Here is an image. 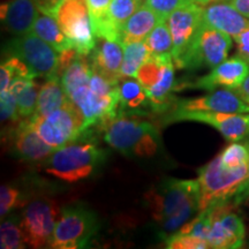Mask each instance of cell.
Wrapping results in <instances>:
<instances>
[{
	"instance_id": "cell-1",
	"label": "cell",
	"mask_w": 249,
	"mask_h": 249,
	"mask_svg": "<svg viewBox=\"0 0 249 249\" xmlns=\"http://www.w3.org/2000/svg\"><path fill=\"white\" fill-rule=\"evenodd\" d=\"M145 200L161 234L167 236L201 213V187L198 180L167 179L154 187Z\"/></svg>"
},
{
	"instance_id": "cell-2",
	"label": "cell",
	"mask_w": 249,
	"mask_h": 249,
	"mask_svg": "<svg viewBox=\"0 0 249 249\" xmlns=\"http://www.w3.org/2000/svg\"><path fill=\"white\" fill-rule=\"evenodd\" d=\"M88 130L75 141L55 149L45 160L44 171L65 182H79L92 177L104 164L105 151L88 138Z\"/></svg>"
},
{
	"instance_id": "cell-3",
	"label": "cell",
	"mask_w": 249,
	"mask_h": 249,
	"mask_svg": "<svg viewBox=\"0 0 249 249\" xmlns=\"http://www.w3.org/2000/svg\"><path fill=\"white\" fill-rule=\"evenodd\" d=\"M140 116L119 112L104 128V140L120 154L132 158L152 157L160 145V136L156 127Z\"/></svg>"
},
{
	"instance_id": "cell-4",
	"label": "cell",
	"mask_w": 249,
	"mask_h": 249,
	"mask_svg": "<svg viewBox=\"0 0 249 249\" xmlns=\"http://www.w3.org/2000/svg\"><path fill=\"white\" fill-rule=\"evenodd\" d=\"M248 167L227 169L222 164L218 155L213 160L198 169L197 180L201 187V211L232 200L247 178Z\"/></svg>"
},
{
	"instance_id": "cell-5",
	"label": "cell",
	"mask_w": 249,
	"mask_h": 249,
	"mask_svg": "<svg viewBox=\"0 0 249 249\" xmlns=\"http://www.w3.org/2000/svg\"><path fill=\"white\" fill-rule=\"evenodd\" d=\"M97 214L82 204L61 210L49 247L55 249L85 248L98 231Z\"/></svg>"
},
{
	"instance_id": "cell-6",
	"label": "cell",
	"mask_w": 249,
	"mask_h": 249,
	"mask_svg": "<svg viewBox=\"0 0 249 249\" xmlns=\"http://www.w3.org/2000/svg\"><path fill=\"white\" fill-rule=\"evenodd\" d=\"M31 126L50 147L59 149L75 141L83 133V117L71 98L46 117L28 118Z\"/></svg>"
},
{
	"instance_id": "cell-7",
	"label": "cell",
	"mask_w": 249,
	"mask_h": 249,
	"mask_svg": "<svg viewBox=\"0 0 249 249\" xmlns=\"http://www.w3.org/2000/svg\"><path fill=\"white\" fill-rule=\"evenodd\" d=\"M54 18L71 42V48L80 54L90 55L97 43L86 0H64Z\"/></svg>"
},
{
	"instance_id": "cell-8",
	"label": "cell",
	"mask_w": 249,
	"mask_h": 249,
	"mask_svg": "<svg viewBox=\"0 0 249 249\" xmlns=\"http://www.w3.org/2000/svg\"><path fill=\"white\" fill-rule=\"evenodd\" d=\"M232 48V36L202 22L191 48L181 62L180 70L213 68L226 60Z\"/></svg>"
},
{
	"instance_id": "cell-9",
	"label": "cell",
	"mask_w": 249,
	"mask_h": 249,
	"mask_svg": "<svg viewBox=\"0 0 249 249\" xmlns=\"http://www.w3.org/2000/svg\"><path fill=\"white\" fill-rule=\"evenodd\" d=\"M60 213L58 205L51 198L40 197L28 202L20 217L26 244L33 248L50 245Z\"/></svg>"
},
{
	"instance_id": "cell-10",
	"label": "cell",
	"mask_w": 249,
	"mask_h": 249,
	"mask_svg": "<svg viewBox=\"0 0 249 249\" xmlns=\"http://www.w3.org/2000/svg\"><path fill=\"white\" fill-rule=\"evenodd\" d=\"M8 54L26 62L36 77H48L57 71L59 52L33 31L11 40L6 46V55Z\"/></svg>"
},
{
	"instance_id": "cell-11",
	"label": "cell",
	"mask_w": 249,
	"mask_h": 249,
	"mask_svg": "<svg viewBox=\"0 0 249 249\" xmlns=\"http://www.w3.org/2000/svg\"><path fill=\"white\" fill-rule=\"evenodd\" d=\"M173 39L172 58L177 68L181 66L187 51L203 22V6L195 1L174 11L166 18Z\"/></svg>"
},
{
	"instance_id": "cell-12",
	"label": "cell",
	"mask_w": 249,
	"mask_h": 249,
	"mask_svg": "<svg viewBox=\"0 0 249 249\" xmlns=\"http://www.w3.org/2000/svg\"><path fill=\"white\" fill-rule=\"evenodd\" d=\"M191 120L204 123L216 128L230 142L241 141L249 136V113H229L213 111H172L166 123Z\"/></svg>"
},
{
	"instance_id": "cell-13",
	"label": "cell",
	"mask_w": 249,
	"mask_h": 249,
	"mask_svg": "<svg viewBox=\"0 0 249 249\" xmlns=\"http://www.w3.org/2000/svg\"><path fill=\"white\" fill-rule=\"evenodd\" d=\"M248 75L249 64L238 54L220 62L209 74L198 77L195 82L189 83L188 87L208 91H213L216 88L235 90Z\"/></svg>"
},
{
	"instance_id": "cell-14",
	"label": "cell",
	"mask_w": 249,
	"mask_h": 249,
	"mask_svg": "<svg viewBox=\"0 0 249 249\" xmlns=\"http://www.w3.org/2000/svg\"><path fill=\"white\" fill-rule=\"evenodd\" d=\"M173 111H213L229 113H249V104L234 90H213L208 95L194 99H180Z\"/></svg>"
},
{
	"instance_id": "cell-15",
	"label": "cell",
	"mask_w": 249,
	"mask_h": 249,
	"mask_svg": "<svg viewBox=\"0 0 249 249\" xmlns=\"http://www.w3.org/2000/svg\"><path fill=\"white\" fill-rule=\"evenodd\" d=\"M11 147L15 157L28 163L46 160L55 150L40 138L28 119L21 120L12 129Z\"/></svg>"
},
{
	"instance_id": "cell-16",
	"label": "cell",
	"mask_w": 249,
	"mask_h": 249,
	"mask_svg": "<svg viewBox=\"0 0 249 249\" xmlns=\"http://www.w3.org/2000/svg\"><path fill=\"white\" fill-rule=\"evenodd\" d=\"M203 23L234 38L249 26V18L230 2L220 1L203 7Z\"/></svg>"
},
{
	"instance_id": "cell-17",
	"label": "cell",
	"mask_w": 249,
	"mask_h": 249,
	"mask_svg": "<svg viewBox=\"0 0 249 249\" xmlns=\"http://www.w3.org/2000/svg\"><path fill=\"white\" fill-rule=\"evenodd\" d=\"M124 59V44L119 40L98 38L90 53V64L93 71L112 81L120 80V70Z\"/></svg>"
},
{
	"instance_id": "cell-18",
	"label": "cell",
	"mask_w": 249,
	"mask_h": 249,
	"mask_svg": "<svg viewBox=\"0 0 249 249\" xmlns=\"http://www.w3.org/2000/svg\"><path fill=\"white\" fill-rule=\"evenodd\" d=\"M38 14L35 0H9L1 5L2 24L17 36L31 33Z\"/></svg>"
},
{
	"instance_id": "cell-19",
	"label": "cell",
	"mask_w": 249,
	"mask_h": 249,
	"mask_svg": "<svg viewBox=\"0 0 249 249\" xmlns=\"http://www.w3.org/2000/svg\"><path fill=\"white\" fill-rule=\"evenodd\" d=\"M119 93V112H126L135 116H143L145 107H150L147 90L135 77H120L118 82Z\"/></svg>"
},
{
	"instance_id": "cell-20",
	"label": "cell",
	"mask_w": 249,
	"mask_h": 249,
	"mask_svg": "<svg viewBox=\"0 0 249 249\" xmlns=\"http://www.w3.org/2000/svg\"><path fill=\"white\" fill-rule=\"evenodd\" d=\"M161 20L164 18H161L150 7L145 4L142 5L124 23L121 31V43L126 45L130 43L142 42Z\"/></svg>"
},
{
	"instance_id": "cell-21",
	"label": "cell",
	"mask_w": 249,
	"mask_h": 249,
	"mask_svg": "<svg viewBox=\"0 0 249 249\" xmlns=\"http://www.w3.org/2000/svg\"><path fill=\"white\" fill-rule=\"evenodd\" d=\"M68 96L62 87L61 79L58 75L48 76L45 82L40 86L38 101L35 113L31 117H46L64 107Z\"/></svg>"
},
{
	"instance_id": "cell-22",
	"label": "cell",
	"mask_w": 249,
	"mask_h": 249,
	"mask_svg": "<svg viewBox=\"0 0 249 249\" xmlns=\"http://www.w3.org/2000/svg\"><path fill=\"white\" fill-rule=\"evenodd\" d=\"M33 31L35 35L44 39L50 45H52L58 52H62L65 50L71 48V42L62 33L60 26L55 18L48 14H38L35 23H34Z\"/></svg>"
},
{
	"instance_id": "cell-23",
	"label": "cell",
	"mask_w": 249,
	"mask_h": 249,
	"mask_svg": "<svg viewBox=\"0 0 249 249\" xmlns=\"http://www.w3.org/2000/svg\"><path fill=\"white\" fill-rule=\"evenodd\" d=\"M92 74L93 70L90 60H87V55H77L60 76L62 87L67 96L81 87L88 86Z\"/></svg>"
},
{
	"instance_id": "cell-24",
	"label": "cell",
	"mask_w": 249,
	"mask_h": 249,
	"mask_svg": "<svg viewBox=\"0 0 249 249\" xmlns=\"http://www.w3.org/2000/svg\"><path fill=\"white\" fill-rule=\"evenodd\" d=\"M150 55L151 53L144 40L124 45V59L120 70L121 77H135L136 71L150 58Z\"/></svg>"
},
{
	"instance_id": "cell-25",
	"label": "cell",
	"mask_w": 249,
	"mask_h": 249,
	"mask_svg": "<svg viewBox=\"0 0 249 249\" xmlns=\"http://www.w3.org/2000/svg\"><path fill=\"white\" fill-rule=\"evenodd\" d=\"M145 45L151 54H172L173 39L166 20H161L144 39Z\"/></svg>"
},
{
	"instance_id": "cell-26",
	"label": "cell",
	"mask_w": 249,
	"mask_h": 249,
	"mask_svg": "<svg viewBox=\"0 0 249 249\" xmlns=\"http://www.w3.org/2000/svg\"><path fill=\"white\" fill-rule=\"evenodd\" d=\"M23 231L18 217H9L0 227V247L2 249H22L26 247Z\"/></svg>"
},
{
	"instance_id": "cell-27",
	"label": "cell",
	"mask_w": 249,
	"mask_h": 249,
	"mask_svg": "<svg viewBox=\"0 0 249 249\" xmlns=\"http://www.w3.org/2000/svg\"><path fill=\"white\" fill-rule=\"evenodd\" d=\"M143 5V0H111L107 15L120 33L124 23Z\"/></svg>"
},
{
	"instance_id": "cell-28",
	"label": "cell",
	"mask_w": 249,
	"mask_h": 249,
	"mask_svg": "<svg viewBox=\"0 0 249 249\" xmlns=\"http://www.w3.org/2000/svg\"><path fill=\"white\" fill-rule=\"evenodd\" d=\"M219 157L222 164L227 169L249 166V142H232L224 149Z\"/></svg>"
},
{
	"instance_id": "cell-29",
	"label": "cell",
	"mask_w": 249,
	"mask_h": 249,
	"mask_svg": "<svg viewBox=\"0 0 249 249\" xmlns=\"http://www.w3.org/2000/svg\"><path fill=\"white\" fill-rule=\"evenodd\" d=\"M39 89L40 87L35 81L31 80L26 88L17 96L18 114L20 119H28L35 113Z\"/></svg>"
},
{
	"instance_id": "cell-30",
	"label": "cell",
	"mask_w": 249,
	"mask_h": 249,
	"mask_svg": "<svg viewBox=\"0 0 249 249\" xmlns=\"http://www.w3.org/2000/svg\"><path fill=\"white\" fill-rule=\"evenodd\" d=\"M211 225H213V216H211V209L208 208V209L201 211L198 216L187 222L177 232L197 236V238L204 239L208 241Z\"/></svg>"
},
{
	"instance_id": "cell-31",
	"label": "cell",
	"mask_w": 249,
	"mask_h": 249,
	"mask_svg": "<svg viewBox=\"0 0 249 249\" xmlns=\"http://www.w3.org/2000/svg\"><path fill=\"white\" fill-rule=\"evenodd\" d=\"M26 204L27 201L24 200L23 192L20 188L9 183L1 186V189H0V216L1 218H4L13 209L24 207Z\"/></svg>"
},
{
	"instance_id": "cell-32",
	"label": "cell",
	"mask_w": 249,
	"mask_h": 249,
	"mask_svg": "<svg viewBox=\"0 0 249 249\" xmlns=\"http://www.w3.org/2000/svg\"><path fill=\"white\" fill-rule=\"evenodd\" d=\"M166 248L171 249H205L210 248L209 242L197 236L174 232L165 238Z\"/></svg>"
},
{
	"instance_id": "cell-33",
	"label": "cell",
	"mask_w": 249,
	"mask_h": 249,
	"mask_svg": "<svg viewBox=\"0 0 249 249\" xmlns=\"http://www.w3.org/2000/svg\"><path fill=\"white\" fill-rule=\"evenodd\" d=\"M193 1L194 0H144V4L155 11L161 18L166 20L174 11Z\"/></svg>"
},
{
	"instance_id": "cell-34",
	"label": "cell",
	"mask_w": 249,
	"mask_h": 249,
	"mask_svg": "<svg viewBox=\"0 0 249 249\" xmlns=\"http://www.w3.org/2000/svg\"><path fill=\"white\" fill-rule=\"evenodd\" d=\"M1 98H0V103H1V123H7V121H18L20 120V117L18 114V101L17 97L12 93L9 90L0 92Z\"/></svg>"
},
{
	"instance_id": "cell-35",
	"label": "cell",
	"mask_w": 249,
	"mask_h": 249,
	"mask_svg": "<svg viewBox=\"0 0 249 249\" xmlns=\"http://www.w3.org/2000/svg\"><path fill=\"white\" fill-rule=\"evenodd\" d=\"M88 5L90 20L101 18L107 13L111 0H86Z\"/></svg>"
},
{
	"instance_id": "cell-36",
	"label": "cell",
	"mask_w": 249,
	"mask_h": 249,
	"mask_svg": "<svg viewBox=\"0 0 249 249\" xmlns=\"http://www.w3.org/2000/svg\"><path fill=\"white\" fill-rule=\"evenodd\" d=\"M15 77V71L11 65L6 60L2 61L0 67V92L8 90Z\"/></svg>"
},
{
	"instance_id": "cell-37",
	"label": "cell",
	"mask_w": 249,
	"mask_h": 249,
	"mask_svg": "<svg viewBox=\"0 0 249 249\" xmlns=\"http://www.w3.org/2000/svg\"><path fill=\"white\" fill-rule=\"evenodd\" d=\"M234 40L236 43V49H238V54L249 64V26L238 36L234 37Z\"/></svg>"
},
{
	"instance_id": "cell-38",
	"label": "cell",
	"mask_w": 249,
	"mask_h": 249,
	"mask_svg": "<svg viewBox=\"0 0 249 249\" xmlns=\"http://www.w3.org/2000/svg\"><path fill=\"white\" fill-rule=\"evenodd\" d=\"M35 1L40 13L51 15L54 18L58 7L64 0H35Z\"/></svg>"
},
{
	"instance_id": "cell-39",
	"label": "cell",
	"mask_w": 249,
	"mask_h": 249,
	"mask_svg": "<svg viewBox=\"0 0 249 249\" xmlns=\"http://www.w3.org/2000/svg\"><path fill=\"white\" fill-rule=\"evenodd\" d=\"M249 197V167H248V174H247V178L244 182H242V185L240 186V188H239L238 193H236L234 197L232 198L233 202H234V204H239L241 203V202H244L247 200Z\"/></svg>"
},
{
	"instance_id": "cell-40",
	"label": "cell",
	"mask_w": 249,
	"mask_h": 249,
	"mask_svg": "<svg viewBox=\"0 0 249 249\" xmlns=\"http://www.w3.org/2000/svg\"><path fill=\"white\" fill-rule=\"evenodd\" d=\"M229 2L249 18V0H229Z\"/></svg>"
},
{
	"instance_id": "cell-41",
	"label": "cell",
	"mask_w": 249,
	"mask_h": 249,
	"mask_svg": "<svg viewBox=\"0 0 249 249\" xmlns=\"http://www.w3.org/2000/svg\"><path fill=\"white\" fill-rule=\"evenodd\" d=\"M234 91L238 93L246 103L249 104V75L246 77L244 82L241 83V86L239 87V88H236Z\"/></svg>"
},
{
	"instance_id": "cell-42",
	"label": "cell",
	"mask_w": 249,
	"mask_h": 249,
	"mask_svg": "<svg viewBox=\"0 0 249 249\" xmlns=\"http://www.w3.org/2000/svg\"><path fill=\"white\" fill-rule=\"evenodd\" d=\"M196 4L201 6H208L210 4H213V2H220V1H226V0H194Z\"/></svg>"
}]
</instances>
